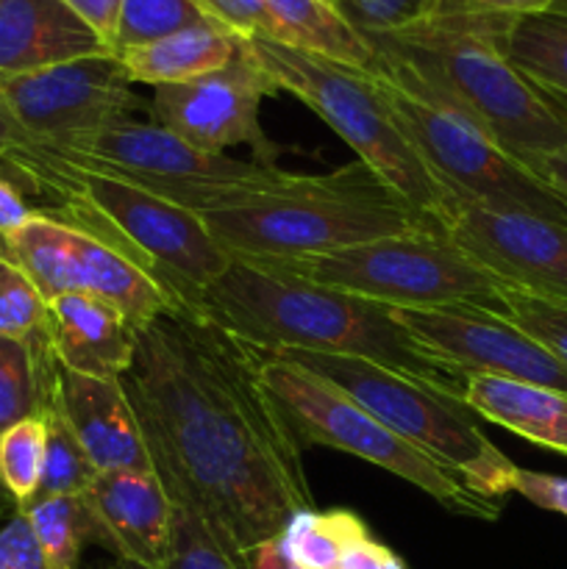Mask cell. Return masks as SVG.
Masks as SVG:
<instances>
[{
	"mask_svg": "<svg viewBox=\"0 0 567 569\" xmlns=\"http://www.w3.org/2000/svg\"><path fill=\"white\" fill-rule=\"evenodd\" d=\"M92 520V542L115 559L148 569L170 561L172 509L161 478L150 472H98L81 495Z\"/></svg>",
	"mask_w": 567,
	"mask_h": 569,
	"instance_id": "17",
	"label": "cell"
},
{
	"mask_svg": "<svg viewBox=\"0 0 567 569\" xmlns=\"http://www.w3.org/2000/svg\"><path fill=\"white\" fill-rule=\"evenodd\" d=\"M276 92L270 78L239 44V53L220 70L187 83L156 87L150 114L153 122L206 153H226L245 144L259 164L276 167L278 148L267 139L259 120L261 103Z\"/></svg>",
	"mask_w": 567,
	"mask_h": 569,
	"instance_id": "15",
	"label": "cell"
},
{
	"mask_svg": "<svg viewBox=\"0 0 567 569\" xmlns=\"http://www.w3.org/2000/svg\"><path fill=\"white\" fill-rule=\"evenodd\" d=\"M33 217V209L28 206L26 192L17 187L14 178L0 172V233H11L20 226H26Z\"/></svg>",
	"mask_w": 567,
	"mask_h": 569,
	"instance_id": "39",
	"label": "cell"
},
{
	"mask_svg": "<svg viewBox=\"0 0 567 569\" xmlns=\"http://www.w3.org/2000/svg\"><path fill=\"white\" fill-rule=\"evenodd\" d=\"M272 356H284L326 378L404 442L442 465L445 470L456 472L472 492L498 503L504 495L515 492L517 465H511V459L489 442L459 395L426 387L415 378L354 356L304 350Z\"/></svg>",
	"mask_w": 567,
	"mask_h": 569,
	"instance_id": "8",
	"label": "cell"
},
{
	"mask_svg": "<svg viewBox=\"0 0 567 569\" xmlns=\"http://www.w3.org/2000/svg\"><path fill=\"white\" fill-rule=\"evenodd\" d=\"M461 400L472 415L567 456V395L495 376H467Z\"/></svg>",
	"mask_w": 567,
	"mask_h": 569,
	"instance_id": "22",
	"label": "cell"
},
{
	"mask_svg": "<svg viewBox=\"0 0 567 569\" xmlns=\"http://www.w3.org/2000/svg\"><path fill=\"white\" fill-rule=\"evenodd\" d=\"M198 22H206V17L192 0H122L109 50L117 56L142 48Z\"/></svg>",
	"mask_w": 567,
	"mask_h": 569,
	"instance_id": "31",
	"label": "cell"
},
{
	"mask_svg": "<svg viewBox=\"0 0 567 569\" xmlns=\"http://www.w3.org/2000/svg\"><path fill=\"white\" fill-rule=\"evenodd\" d=\"M504 303L506 320L515 322L531 339H537L567 367V303L539 298V295L523 292L515 287L506 289Z\"/></svg>",
	"mask_w": 567,
	"mask_h": 569,
	"instance_id": "33",
	"label": "cell"
},
{
	"mask_svg": "<svg viewBox=\"0 0 567 569\" xmlns=\"http://www.w3.org/2000/svg\"><path fill=\"white\" fill-rule=\"evenodd\" d=\"M389 553H392V550H389L387 545L376 542L372 537H365L345 550L337 569H384Z\"/></svg>",
	"mask_w": 567,
	"mask_h": 569,
	"instance_id": "42",
	"label": "cell"
},
{
	"mask_svg": "<svg viewBox=\"0 0 567 569\" xmlns=\"http://www.w3.org/2000/svg\"><path fill=\"white\" fill-rule=\"evenodd\" d=\"M239 44L278 92L295 94L306 109L328 122V128L354 150L356 161L376 172L445 237L454 198L400 131L372 72L287 48L270 37H248L239 39Z\"/></svg>",
	"mask_w": 567,
	"mask_h": 569,
	"instance_id": "6",
	"label": "cell"
},
{
	"mask_svg": "<svg viewBox=\"0 0 567 569\" xmlns=\"http://www.w3.org/2000/svg\"><path fill=\"white\" fill-rule=\"evenodd\" d=\"M122 378L195 495L245 553L315 509L298 439L259 376V353L192 306L133 328Z\"/></svg>",
	"mask_w": 567,
	"mask_h": 569,
	"instance_id": "1",
	"label": "cell"
},
{
	"mask_svg": "<svg viewBox=\"0 0 567 569\" xmlns=\"http://www.w3.org/2000/svg\"><path fill=\"white\" fill-rule=\"evenodd\" d=\"M261 261L387 309H481L498 317L506 311L504 295L509 283L448 237L431 231L376 239L304 259Z\"/></svg>",
	"mask_w": 567,
	"mask_h": 569,
	"instance_id": "9",
	"label": "cell"
},
{
	"mask_svg": "<svg viewBox=\"0 0 567 569\" xmlns=\"http://www.w3.org/2000/svg\"><path fill=\"white\" fill-rule=\"evenodd\" d=\"M42 144L70 164L131 183L192 214L278 187L292 176L259 161L206 153L159 122H142L133 117L111 122L92 137Z\"/></svg>",
	"mask_w": 567,
	"mask_h": 569,
	"instance_id": "11",
	"label": "cell"
},
{
	"mask_svg": "<svg viewBox=\"0 0 567 569\" xmlns=\"http://www.w3.org/2000/svg\"><path fill=\"white\" fill-rule=\"evenodd\" d=\"M106 569H148V567H139V565H131V561H120V559H115L111 561L109 567Z\"/></svg>",
	"mask_w": 567,
	"mask_h": 569,
	"instance_id": "47",
	"label": "cell"
},
{
	"mask_svg": "<svg viewBox=\"0 0 567 569\" xmlns=\"http://www.w3.org/2000/svg\"><path fill=\"white\" fill-rule=\"evenodd\" d=\"M504 53L523 76L567 109V9L515 17L506 28Z\"/></svg>",
	"mask_w": 567,
	"mask_h": 569,
	"instance_id": "25",
	"label": "cell"
},
{
	"mask_svg": "<svg viewBox=\"0 0 567 569\" xmlns=\"http://www.w3.org/2000/svg\"><path fill=\"white\" fill-rule=\"evenodd\" d=\"M198 217L228 253L242 259L287 261L404 233H437L361 161L328 176L292 172L278 187L228 200Z\"/></svg>",
	"mask_w": 567,
	"mask_h": 569,
	"instance_id": "5",
	"label": "cell"
},
{
	"mask_svg": "<svg viewBox=\"0 0 567 569\" xmlns=\"http://www.w3.org/2000/svg\"><path fill=\"white\" fill-rule=\"evenodd\" d=\"M259 376L298 445H320L370 461L409 481L454 515L472 520L500 517L498 500L472 492L456 472L445 470L442 465L404 442L398 433L389 431L370 411L361 409L317 372L284 356L259 353Z\"/></svg>",
	"mask_w": 567,
	"mask_h": 569,
	"instance_id": "10",
	"label": "cell"
},
{
	"mask_svg": "<svg viewBox=\"0 0 567 569\" xmlns=\"http://www.w3.org/2000/svg\"><path fill=\"white\" fill-rule=\"evenodd\" d=\"M48 328V300L31 278L0 256V337L31 342Z\"/></svg>",
	"mask_w": 567,
	"mask_h": 569,
	"instance_id": "32",
	"label": "cell"
},
{
	"mask_svg": "<svg viewBox=\"0 0 567 569\" xmlns=\"http://www.w3.org/2000/svg\"><path fill=\"white\" fill-rule=\"evenodd\" d=\"M56 359L48 331L31 342L0 337V433L42 411L48 403Z\"/></svg>",
	"mask_w": 567,
	"mask_h": 569,
	"instance_id": "26",
	"label": "cell"
},
{
	"mask_svg": "<svg viewBox=\"0 0 567 569\" xmlns=\"http://www.w3.org/2000/svg\"><path fill=\"white\" fill-rule=\"evenodd\" d=\"M417 348L448 372L495 376L567 395V367L506 317L481 309H392Z\"/></svg>",
	"mask_w": 567,
	"mask_h": 569,
	"instance_id": "14",
	"label": "cell"
},
{
	"mask_svg": "<svg viewBox=\"0 0 567 569\" xmlns=\"http://www.w3.org/2000/svg\"><path fill=\"white\" fill-rule=\"evenodd\" d=\"M9 509L17 511V506H14V500H11V495L3 489V483H0V517H3Z\"/></svg>",
	"mask_w": 567,
	"mask_h": 569,
	"instance_id": "45",
	"label": "cell"
},
{
	"mask_svg": "<svg viewBox=\"0 0 567 569\" xmlns=\"http://www.w3.org/2000/svg\"><path fill=\"white\" fill-rule=\"evenodd\" d=\"M526 167L539 181L548 183L554 192H559L567 200V148L554 150V153L534 156V159L526 161Z\"/></svg>",
	"mask_w": 567,
	"mask_h": 569,
	"instance_id": "41",
	"label": "cell"
},
{
	"mask_svg": "<svg viewBox=\"0 0 567 569\" xmlns=\"http://www.w3.org/2000/svg\"><path fill=\"white\" fill-rule=\"evenodd\" d=\"M250 559H253V569H300L281 548H278L276 539L259 545V548L250 553Z\"/></svg>",
	"mask_w": 567,
	"mask_h": 569,
	"instance_id": "44",
	"label": "cell"
},
{
	"mask_svg": "<svg viewBox=\"0 0 567 569\" xmlns=\"http://www.w3.org/2000/svg\"><path fill=\"white\" fill-rule=\"evenodd\" d=\"M61 3H64L67 9L76 11V14L103 39L106 48H109L111 37H115L117 14H120L122 0H61Z\"/></svg>",
	"mask_w": 567,
	"mask_h": 569,
	"instance_id": "38",
	"label": "cell"
},
{
	"mask_svg": "<svg viewBox=\"0 0 567 569\" xmlns=\"http://www.w3.org/2000/svg\"><path fill=\"white\" fill-rule=\"evenodd\" d=\"M239 53V37L217 22H198L165 39L117 53L131 83H187L226 67Z\"/></svg>",
	"mask_w": 567,
	"mask_h": 569,
	"instance_id": "24",
	"label": "cell"
},
{
	"mask_svg": "<svg viewBox=\"0 0 567 569\" xmlns=\"http://www.w3.org/2000/svg\"><path fill=\"white\" fill-rule=\"evenodd\" d=\"M384 569H409V567H406V561L400 559V556L389 553V559H387V565H384Z\"/></svg>",
	"mask_w": 567,
	"mask_h": 569,
	"instance_id": "46",
	"label": "cell"
},
{
	"mask_svg": "<svg viewBox=\"0 0 567 569\" xmlns=\"http://www.w3.org/2000/svg\"><path fill=\"white\" fill-rule=\"evenodd\" d=\"M50 400L98 472H150L148 448L126 383L78 376L56 361Z\"/></svg>",
	"mask_w": 567,
	"mask_h": 569,
	"instance_id": "18",
	"label": "cell"
},
{
	"mask_svg": "<svg viewBox=\"0 0 567 569\" xmlns=\"http://www.w3.org/2000/svg\"><path fill=\"white\" fill-rule=\"evenodd\" d=\"M0 98L39 142H72L131 120L150 103L137 98L115 53L83 56L26 76H0Z\"/></svg>",
	"mask_w": 567,
	"mask_h": 569,
	"instance_id": "13",
	"label": "cell"
},
{
	"mask_svg": "<svg viewBox=\"0 0 567 569\" xmlns=\"http://www.w3.org/2000/svg\"><path fill=\"white\" fill-rule=\"evenodd\" d=\"M0 256L26 272L48 303L61 295H89L117 306L131 328L178 311L172 295L120 250L42 211L17 231L0 233Z\"/></svg>",
	"mask_w": 567,
	"mask_h": 569,
	"instance_id": "12",
	"label": "cell"
},
{
	"mask_svg": "<svg viewBox=\"0 0 567 569\" xmlns=\"http://www.w3.org/2000/svg\"><path fill=\"white\" fill-rule=\"evenodd\" d=\"M456 3L467 6V9L487 11V14L531 17V14H545V11L554 9L559 0H456Z\"/></svg>",
	"mask_w": 567,
	"mask_h": 569,
	"instance_id": "40",
	"label": "cell"
},
{
	"mask_svg": "<svg viewBox=\"0 0 567 569\" xmlns=\"http://www.w3.org/2000/svg\"><path fill=\"white\" fill-rule=\"evenodd\" d=\"M48 345L64 370L100 381L128 376L137 353L131 322L117 306L89 295H61L48 303Z\"/></svg>",
	"mask_w": 567,
	"mask_h": 569,
	"instance_id": "19",
	"label": "cell"
},
{
	"mask_svg": "<svg viewBox=\"0 0 567 569\" xmlns=\"http://www.w3.org/2000/svg\"><path fill=\"white\" fill-rule=\"evenodd\" d=\"M442 0H342L339 9L365 37L398 31L431 14Z\"/></svg>",
	"mask_w": 567,
	"mask_h": 569,
	"instance_id": "34",
	"label": "cell"
},
{
	"mask_svg": "<svg viewBox=\"0 0 567 569\" xmlns=\"http://www.w3.org/2000/svg\"><path fill=\"white\" fill-rule=\"evenodd\" d=\"M200 14L209 22H217L233 37H265L267 20L261 0H192Z\"/></svg>",
	"mask_w": 567,
	"mask_h": 569,
	"instance_id": "35",
	"label": "cell"
},
{
	"mask_svg": "<svg viewBox=\"0 0 567 569\" xmlns=\"http://www.w3.org/2000/svg\"><path fill=\"white\" fill-rule=\"evenodd\" d=\"M261 6L265 37L356 70L370 72L378 64V50L334 0H261Z\"/></svg>",
	"mask_w": 567,
	"mask_h": 569,
	"instance_id": "23",
	"label": "cell"
},
{
	"mask_svg": "<svg viewBox=\"0 0 567 569\" xmlns=\"http://www.w3.org/2000/svg\"><path fill=\"white\" fill-rule=\"evenodd\" d=\"M0 569H48L22 511L0 528Z\"/></svg>",
	"mask_w": 567,
	"mask_h": 569,
	"instance_id": "36",
	"label": "cell"
},
{
	"mask_svg": "<svg viewBox=\"0 0 567 569\" xmlns=\"http://www.w3.org/2000/svg\"><path fill=\"white\" fill-rule=\"evenodd\" d=\"M39 415L44 417L48 426V439H44V467H42V483H39L37 498H61V495H83L89 483L94 481L98 470L92 467L89 456L83 453L81 442L59 409L53 406L48 395V403L42 406Z\"/></svg>",
	"mask_w": 567,
	"mask_h": 569,
	"instance_id": "30",
	"label": "cell"
},
{
	"mask_svg": "<svg viewBox=\"0 0 567 569\" xmlns=\"http://www.w3.org/2000/svg\"><path fill=\"white\" fill-rule=\"evenodd\" d=\"M334 3H342V0H334Z\"/></svg>",
	"mask_w": 567,
	"mask_h": 569,
	"instance_id": "48",
	"label": "cell"
},
{
	"mask_svg": "<svg viewBox=\"0 0 567 569\" xmlns=\"http://www.w3.org/2000/svg\"><path fill=\"white\" fill-rule=\"evenodd\" d=\"M139 417L145 448L153 461L156 476L161 478L167 498L172 509V539H170V561L165 569H253V559L237 545V539L206 511L200 498L195 495L192 483L183 476L178 461L161 442L156 428Z\"/></svg>",
	"mask_w": 567,
	"mask_h": 569,
	"instance_id": "21",
	"label": "cell"
},
{
	"mask_svg": "<svg viewBox=\"0 0 567 569\" xmlns=\"http://www.w3.org/2000/svg\"><path fill=\"white\" fill-rule=\"evenodd\" d=\"M370 537L365 520L348 509L295 511L276 537V545L300 569H337L345 550Z\"/></svg>",
	"mask_w": 567,
	"mask_h": 569,
	"instance_id": "27",
	"label": "cell"
},
{
	"mask_svg": "<svg viewBox=\"0 0 567 569\" xmlns=\"http://www.w3.org/2000/svg\"><path fill=\"white\" fill-rule=\"evenodd\" d=\"M98 53H109L103 39L61 0H0V76H26Z\"/></svg>",
	"mask_w": 567,
	"mask_h": 569,
	"instance_id": "20",
	"label": "cell"
},
{
	"mask_svg": "<svg viewBox=\"0 0 567 569\" xmlns=\"http://www.w3.org/2000/svg\"><path fill=\"white\" fill-rule=\"evenodd\" d=\"M48 426L42 415L26 417L0 433V483L14 500L17 511L37 500L44 467Z\"/></svg>",
	"mask_w": 567,
	"mask_h": 569,
	"instance_id": "29",
	"label": "cell"
},
{
	"mask_svg": "<svg viewBox=\"0 0 567 569\" xmlns=\"http://www.w3.org/2000/svg\"><path fill=\"white\" fill-rule=\"evenodd\" d=\"M3 161L28 192L50 198V206L39 209L42 214L120 250L172 295L178 309H195L200 295L231 264V253L198 214L131 183L70 164L33 137Z\"/></svg>",
	"mask_w": 567,
	"mask_h": 569,
	"instance_id": "3",
	"label": "cell"
},
{
	"mask_svg": "<svg viewBox=\"0 0 567 569\" xmlns=\"http://www.w3.org/2000/svg\"><path fill=\"white\" fill-rule=\"evenodd\" d=\"M195 309L259 353L354 356L461 398L465 381L434 365L392 309L306 281L272 261L231 256Z\"/></svg>",
	"mask_w": 567,
	"mask_h": 569,
	"instance_id": "2",
	"label": "cell"
},
{
	"mask_svg": "<svg viewBox=\"0 0 567 569\" xmlns=\"http://www.w3.org/2000/svg\"><path fill=\"white\" fill-rule=\"evenodd\" d=\"M445 237L509 287L567 303V226L561 222L454 203Z\"/></svg>",
	"mask_w": 567,
	"mask_h": 569,
	"instance_id": "16",
	"label": "cell"
},
{
	"mask_svg": "<svg viewBox=\"0 0 567 569\" xmlns=\"http://www.w3.org/2000/svg\"><path fill=\"white\" fill-rule=\"evenodd\" d=\"M26 142H31V133L17 122V117L11 114V109L0 98V161L9 153H14L17 148H22Z\"/></svg>",
	"mask_w": 567,
	"mask_h": 569,
	"instance_id": "43",
	"label": "cell"
},
{
	"mask_svg": "<svg viewBox=\"0 0 567 569\" xmlns=\"http://www.w3.org/2000/svg\"><path fill=\"white\" fill-rule=\"evenodd\" d=\"M515 492L531 500L534 506L545 511H556V515L567 517V478L548 476V472H531L517 467L515 476Z\"/></svg>",
	"mask_w": 567,
	"mask_h": 569,
	"instance_id": "37",
	"label": "cell"
},
{
	"mask_svg": "<svg viewBox=\"0 0 567 569\" xmlns=\"http://www.w3.org/2000/svg\"><path fill=\"white\" fill-rule=\"evenodd\" d=\"M370 72L400 131L454 203L526 211L567 226V200L506 153L493 133L442 89L381 50Z\"/></svg>",
	"mask_w": 567,
	"mask_h": 569,
	"instance_id": "7",
	"label": "cell"
},
{
	"mask_svg": "<svg viewBox=\"0 0 567 569\" xmlns=\"http://www.w3.org/2000/svg\"><path fill=\"white\" fill-rule=\"evenodd\" d=\"M22 515L48 569H78L81 548L92 542V520L81 495L37 498Z\"/></svg>",
	"mask_w": 567,
	"mask_h": 569,
	"instance_id": "28",
	"label": "cell"
},
{
	"mask_svg": "<svg viewBox=\"0 0 567 569\" xmlns=\"http://www.w3.org/2000/svg\"><path fill=\"white\" fill-rule=\"evenodd\" d=\"M511 20L442 0L422 20L367 39L442 89L526 164L534 156L567 148V109L506 59L504 37Z\"/></svg>",
	"mask_w": 567,
	"mask_h": 569,
	"instance_id": "4",
	"label": "cell"
}]
</instances>
